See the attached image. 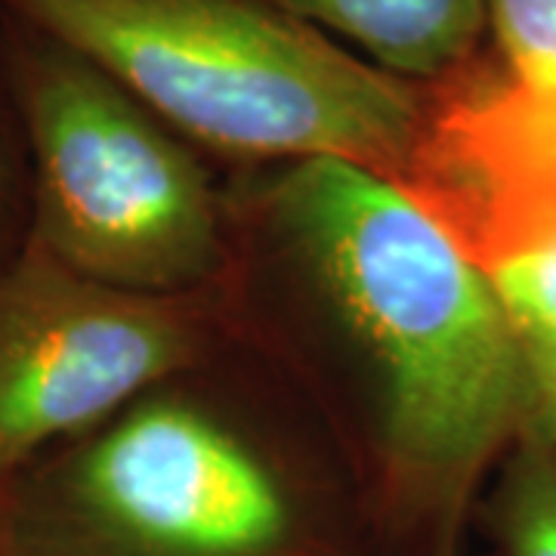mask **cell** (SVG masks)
<instances>
[{"mask_svg": "<svg viewBox=\"0 0 556 556\" xmlns=\"http://www.w3.org/2000/svg\"><path fill=\"white\" fill-rule=\"evenodd\" d=\"M226 199L232 334L338 439L387 556H467L522 415L489 273L399 182L350 161L236 170Z\"/></svg>", "mask_w": 556, "mask_h": 556, "instance_id": "1", "label": "cell"}, {"mask_svg": "<svg viewBox=\"0 0 556 556\" xmlns=\"http://www.w3.org/2000/svg\"><path fill=\"white\" fill-rule=\"evenodd\" d=\"M3 556H387L350 457L232 338L7 479Z\"/></svg>", "mask_w": 556, "mask_h": 556, "instance_id": "2", "label": "cell"}, {"mask_svg": "<svg viewBox=\"0 0 556 556\" xmlns=\"http://www.w3.org/2000/svg\"><path fill=\"white\" fill-rule=\"evenodd\" d=\"M75 47L223 174L338 159L402 179L430 87L276 0H0Z\"/></svg>", "mask_w": 556, "mask_h": 556, "instance_id": "3", "label": "cell"}, {"mask_svg": "<svg viewBox=\"0 0 556 556\" xmlns=\"http://www.w3.org/2000/svg\"><path fill=\"white\" fill-rule=\"evenodd\" d=\"M0 78L28 152L31 244L134 294H217L232 257L226 174L43 28L0 10Z\"/></svg>", "mask_w": 556, "mask_h": 556, "instance_id": "4", "label": "cell"}, {"mask_svg": "<svg viewBox=\"0 0 556 556\" xmlns=\"http://www.w3.org/2000/svg\"><path fill=\"white\" fill-rule=\"evenodd\" d=\"M219 294H134L25 244L0 269V479L223 350Z\"/></svg>", "mask_w": 556, "mask_h": 556, "instance_id": "5", "label": "cell"}, {"mask_svg": "<svg viewBox=\"0 0 556 556\" xmlns=\"http://www.w3.org/2000/svg\"><path fill=\"white\" fill-rule=\"evenodd\" d=\"M427 87L424 139L399 186L485 273L556 244V90L507 78L489 47Z\"/></svg>", "mask_w": 556, "mask_h": 556, "instance_id": "6", "label": "cell"}, {"mask_svg": "<svg viewBox=\"0 0 556 556\" xmlns=\"http://www.w3.org/2000/svg\"><path fill=\"white\" fill-rule=\"evenodd\" d=\"M399 78L439 84L489 47L485 0H276Z\"/></svg>", "mask_w": 556, "mask_h": 556, "instance_id": "7", "label": "cell"}, {"mask_svg": "<svg viewBox=\"0 0 556 556\" xmlns=\"http://www.w3.org/2000/svg\"><path fill=\"white\" fill-rule=\"evenodd\" d=\"M517 356L519 439L556 448V244L489 269Z\"/></svg>", "mask_w": 556, "mask_h": 556, "instance_id": "8", "label": "cell"}, {"mask_svg": "<svg viewBox=\"0 0 556 556\" xmlns=\"http://www.w3.org/2000/svg\"><path fill=\"white\" fill-rule=\"evenodd\" d=\"M473 529L492 556H556V448L517 439L479 497Z\"/></svg>", "mask_w": 556, "mask_h": 556, "instance_id": "9", "label": "cell"}, {"mask_svg": "<svg viewBox=\"0 0 556 556\" xmlns=\"http://www.w3.org/2000/svg\"><path fill=\"white\" fill-rule=\"evenodd\" d=\"M489 50L507 78L556 90V0H485Z\"/></svg>", "mask_w": 556, "mask_h": 556, "instance_id": "10", "label": "cell"}, {"mask_svg": "<svg viewBox=\"0 0 556 556\" xmlns=\"http://www.w3.org/2000/svg\"><path fill=\"white\" fill-rule=\"evenodd\" d=\"M31 239V177L20 115L0 78V269Z\"/></svg>", "mask_w": 556, "mask_h": 556, "instance_id": "11", "label": "cell"}, {"mask_svg": "<svg viewBox=\"0 0 556 556\" xmlns=\"http://www.w3.org/2000/svg\"><path fill=\"white\" fill-rule=\"evenodd\" d=\"M3 495H7V479H0V556H3Z\"/></svg>", "mask_w": 556, "mask_h": 556, "instance_id": "12", "label": "cell"}, {"mask_svg": "<svg viewBox=\"0 0 556 556\" xmlns=\"http://www.w3.org/2000/svg\"><path fill=\"white\" fill-rule=\"evenodd\" d=\"M479 556H492V554H489V551H485V554H479Z\"/></svg>", "mask_w": 556, "mask_h": 556, "instance_id": "13", "label": "cell"}]
</instances>
